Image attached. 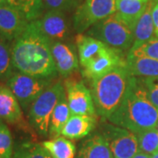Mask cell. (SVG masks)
Wrapping results in <instances>:
<instances>
[{"label": "cell", "instance_id": "cell-28", "mask_svg": "<svg viewBox=\"0 0 158 158\" xmlns=\"http://www.w3.org/2000/svg\"><path fill=\"white\" fill-rule=\"evenodd\" d=\"M84 0H43L46 11H61L71 12L83 4Z\"/></svg>", "mask_w": 158, "mask_h": 158}, {"label": "cell", "instance_id": "cell-16", "mask_svg": "<svg viewBox=\"0 0 158 158\" xmlns=\"http://www.w3.org/2000/svg\"><path fill=\"white\" fill-rule=\"evenodd\" d=\"M150 0H116V14L134 31Z\"/></svg>", "mask_w": 158, "mask_h": 158}, {"label": "cell", "instance_id": "cell-11", "mask_svg": "<svg viewBox=\"0 0 158 158\" xmlns=\"http://www.w3.org/2000/svg\"><path fill=\"white\" fill-rule=\"evenodd\" d=\"M29 21L20 11L6 3L0 6V34L13 42L26 31Z\"/></svg>", "mask_w": 158, "mask_h": 158}, {"label": "cell", "instance_id": "cell-31", "mask_svg": "<svg viewBox=\"0 0 158 158\" xmlns=\"http://www.w3.org/2000/svg\"><path fill=\"white\" fill-rule=\"evenodd\" d=\"M152 19L155 29V35L158 38V1L155 2L152 8Z\"/></svg>", "mask_w": 158, "mask_h": 158}, {"label": "cell", "instance_id": "cell-9", "mask_svg": "<svg viewBox=\"0 0 158 158\" xmlns=\"http://www.w3.org/2000/svg\"><path fill=\"white\" fill-rule=\"evenodd\" d=\"M38 28L51 42H61L70 35V23L68 13L61 11H47L37 20Z\"/></svg>", "mask_w": 158, "mask_h": 158}, {"label": "cell", "instance_id": "cell-13", "mask_svg": "<svg viewBox=\"0 0 158 158\" xmlns=\"http://www.w3.org/2000/svg\"><path fill=\"white\" fill-rule=\"evenodd\" d=\"M0 119L8 124L24 125L22 110L17 98L7 85L0 83Z\"/></svg>", "mask_w": 158, "mask_h": 158}, {"label": "cell", "instance_id": "cell-2", "mask_svg": "<svg viewBox=\"0 0 158 158\" xmlns=\"http://www.w3.org/2000/svg\"><path fill=\"white\" fill-rule=\"evenodd\" d=\"M107 120L135 135L156 127L158 109L149 100L142 79L131 77L123 100Z\"/></svg>", "mask_w": 158, "mask_h": 158}, {"label": "cell", "instance_id": "cell-7", "mask_svg": "<svg viewBox=\"0 0 158 158\" xmlns=\"http://www.w3.org/2000/svg\"><path fill=\"white\" fill-rule=\"evenodd\" d=\"M101 132L113 158H133L139 151L137 135L129 130L114 124H104Z\"/></svg>", "mask_w": 158, "mask_h": 158}, {"label": "cell", "instance_id": "cell-34", "mask_svg": "<svg viewBox=\"0 0 158 158\" xmlns=\"http://www.w3.org/2000/svg\"><path fill=\"white\" fill-rule=\"evenodd\" d=\"M5 3V0H0V6L2 5V4H4Z\"/></svg>", "mask_w": 158, "mask_h": 158}, {"label": "cell", "instance_id": "cell-5", "mask_svg": "<svg viewBox=\"0 0 158 158\" xmlns=\"http://www.w3.org/2000/svg\"><path fill=\"white\" fill-rule=\"evenodd\" d=\"M65 93L64 84L60 80L56 81L46 89L30 106L27 113L30 124L40 135H48L53 111Z\"/></svg>", "mask_w": 158, "mask_h": 158}, {"label": "cell", "instance_id": "cell-20", "mask_svg": "<svg viewBox=\"0 0 158 158\" xmlns=\"http://www.w3.org/2000/svg\"><path fill=\"white\" fill-rule=\"evenodd\" d=\"M84 6L93 25L116 12V0H85Z\"/></svg>", "mask_w": 158, "mask_h": 158}, {"label": "cell", "instance_id": "cell-24", "mask_svg": "<svg viewBox=\"0 0 158 158\" xmlns=\"http://www.w3.org/2000/svg\"><path fill=\"white\" fill-rule=\"evenodd\" d=\"M11 44L0 34V83H6L15 71L11 59Z\"/></svg>", "mask_w": 158, "mask_h": 158}, {"label": "cell", "instance_id": "cell-8", "mask_svg": "<svg viewBox=\"0 0 158 158\" xmlns=\"http://www.w3.org/2000/svg\"><path fill=\"white\" fill-rule=\"evenodd\" d=\"M64 88L71 114L96 117L97 111L91 91L83 81L69 77L64 81Z\"/></svg>", "mask_w": 158, "mask_h": 158}, {"label": "cell", "instance_id": "cell-19", "mask_svg": "<svg viewBox=\"0 0 158 158\" xmlns=\"http://www.w3.org/2000/svg\"><path fill=\"white\" fill-rule=\"evenodd\" d=\"M156 1L150 0L146 10L142 13L134 27V44L135 47L154 38L155 29L152 19V8Z\"/></svg>", "mask_w": 158, "mask_h": 158}, {"label": "cell", "instance_id": "cell-18", "mask_svg": "<svg viewBox=\"0 0 158 158\" xmlns=\"http://www.w3.org/2000/svg\"><path fill=\"white\" fill-rule=\"evenodd\" d=\"M127 68L132 77L148 78L158 77V60L127 55Z\"/></svg>", "mask_w": 158, "mask_h": 158}, {"label": "cell", "instance_id": "cell-29", "mask_svg": "<svg viewBox=\"0 0 158 158\" xmlns=\"http://www.w3.org/2000/svg\"><path fill=\"white\" fill-rule=\"evenodd\" d=\"M12 157V136L9 127L0 121V158Z\"/></svg>", "mask_w": 158, "mask_h": 158}, {"label": "cell", "instance_id": "cell-37", "mask_svg": "<svg viewBox=\"0 0 158 158\" xmlns=\"http://www.w3.org/2000/svg\"><path fill=\"white\" fill-rule=\"evenodd\" d=\"M0 120H1V119H0Z\"/></svg>", "mask_w": 158, "mask_h": 158}, {"label": "cell", "instance_id": "cell-26", "mask_svg": "<svg viewBox=\"0 0 158 158\" xmlns=\"http://www.w3.org/2000/svg\"><path fill=\"white\" fill-rule=\"evenodd\" d=\"M127 55L158 60V38L155 36L140 45L132 47Z\"/></svg>", "mask_w": 158, "mask_h": 158}, {"label": "cell", "instance_id": "cell-32", "mask_svg": "<svg viewBox=\"0 0 158 158\" xmlns=\"http://www.w3.org/2000/svg\"><path fill=\"white\" fill-rule=\"evenodd\" d=\"M133 158H151V156H149V155H148V154H145V153L141 152V151H138V153H137Z\"/></svg>", "mask_w": 158, "mask_h": 158}, {"label": "cell", "instance_id": "cell-14", "mask_svg": "<svg viewBox=\"0 0 158 158\" xmlns=\"http://www.w3.org/2000/svg\"><path fill=\"white\" fill-rule=\"evenodd\" d=\"M96 124V117L72 114L63 127L61 135L63 137L72 140L82 139L95 128Z\"/></svg>", "mask_w": 158, "mask_h": 158}, {"label": "cell", "instance_id": "cell-27", "mask_svg": "<svg viewBox=\"0 0 158 158\" xmlns=\"http://www.w3.org/2000/svg\"><path fill=\"white\" fill-rule=\"evenodd\" d=\"M11 158H51V156L42 144H27L19 148Z\"/></svg>", "mask_w": 158, "mask_h": 158}, {"label": "cell", "instance_id": "cell-23", "mask_svg": "<svg viewBox=\"0 0 158 158\" xmlns=\"http://www.w3.org/2000/svg\"><path fill=\"white\" fill-rule=\"evenodd\" d=\"M5 3L21 11L29 22L37 20L46 11L43 0H5Z\"/></svg>", "mask_w": 158, "mask_h": 158}, {"label": "cell", "instance_id": "cell-15", "mask_svg": "<svg viewBox=\"0 0 158 158\" xmlns=\"http://www.w3.org/2000/svg\"><path fill=\"white\" fill-rule=\"evenodd\" d=\"M75 41L78 50L79 62L82 67L109 48L99 40L95 39L87 34H77Z\"/></svg>", "mask_w": 158, "mask_h": 158}, {"label": "cell", "instance_id": "cell-4", "mask_svg": "<svg viewBox=\"0 0 158 158\" xmlns=\"http://www.w3.org/2000/svg\"><path fill=\"white\" fill-rule=\"evenodd\" d=\"M86 34L125 55L134 44V31L116 13L94 24Z\"/></svg>", "mask_w": 158, "mask_h": 158}, {"label": "cell", "instance_id": "cell-39", "mask_svg": "<svg viewBox=\"0 0 158 158\" xmlns=\"http://www.w3.org/2000/svg\"><path fill=\"white\" fill-rule=\"evenodd\" d=\"M51 158H52V157H51Z\"/></svg>", "mask_w": 158, "mask_h": 158}, {"label": "cell", "instance_id": "cell-6", "mask_svg": "<svg viewBox=\"0 0 158 158\" xmlns=\"http://www.w3.org/2000/svg\"><path fill=\"white\" fill-rule=\"evenodd\" d=\"M54 79L34 77L15 70L6 84L17 98L21 108L27 113L34 100L55 83Z\"/></svg>", "mask_w": 158, "mask_h": 158}, {"label": "cell", "instance_id": "cell-21", "mask_svg": "<svg viewBox=\"0 0 158 158\" xmlns=\"http://www.w3.org/2000/svg\"><path fill=\"white\" fill-rule=\"evenodd\" d=\"M71 112L69 106L68 100L66 93L61 98L56 106L55 107L49 124V134L54 136H58L61 135L62 130L65 124L67 123L69 118L71 116Z\"/></svg>", "mask_w": 158, "mask_h": 158}, {"label": "cell", "instance_id": "cell-12", "mask_svg": "<svg viewBox=\"0 0 158 158\" xmlns=\"http://www.w3.org/2000/svg\"><path fill=\"white\" fill-rule=\"evenodd\" d=\"M51 51L58 74L66 77L78 70V59L72 46L59 41L52 42Z\"/></svg>", "mask_w": 158, "mask_h": 158}, {"label": "cell", "instance_id": "cell-36", "mask_svg": "<svg viewBox=\"0 0 158 158\" xmlns=\"http://www.w3.org/2000/svg\"><path fill=\"white\" fill-rule=\"evenodd\" d=\"M154 1H158V0H154Z\"/></svg>", "mask_w": 158, "mask_h": 158}, {"label": "cell", "instance_id": "cell-17", "mask_svg": "<svg viewBox=\"0 0 158 158\" xmlns=\"http://www.w3.org/2000/svg\"><path fill=\"white\" fill-rule=\"evenodd\" d=\"M77 158H113L108 143L101 134H96L84 141Z\"/></svg>", "mask_w": 158, "mask_h": 158}, {"label": "cell", "instance_id": "cell-22", "mask_svg": "<svg viewBox=\"0 0 158 158\" xmlns=\"http://www.w3.org/2000/svg\"><path fill=\"white\" fill-rule=\"evenodd\" d=\"M42 146L52 158H74L76 146L66 137H56L50 141H46Z\"/></svg>", "mask_w": 158, "mask_h": 158}, {"label": "cell", "instance_id": "cell-30", "mask_svg": "<svg viewBox=\"0 0 158 158\" xmlns=\"http://www.w3.org/2000/svg\"><path fill=\"white\" fill-rule=\"evenodd\" d=\"M141 79L149 100L158 109V77Z\"/></svg>", "mask_w": 158, "mask_h": 158}, {"label": "cell", "instance_id": "cell-35", "mask_svg": "<svg viewBox=\"0 0 158 158\" xmlns=\"http://www.w3.org/2000/svg\"><path fill=\"white\" fill-rule=\"evenodd\" d=\"M156 129H157V131H158V124H157V126H156Z\"/></svg>", "mask_w": 158, "mask_h": 158}, {"label": "cell", "instance_id": "cell-10", "mask_svg": "<svg viewBox=\"0 0 158 158\" xmlns=\"http://www.w3.org/2000/svg\"><path fill=\"white\" fill-rule=\"evenodd\" d=\"M124 54L108 48L105 52L86 63L83 67V76L89 80L98 78L119 66H126Z\"/></svg>", "mask_w": 158, "mask_h": 158}, {"label": "cell", "instance_id": "cell-1", "mask_svg": "<svg viewBox=\"0 0 158 158\" xmlns=\"http://www.w3.org/2000/svg\"><path fill=\"white\" fill-rule=\"evenodd\" d=\"M51 42L38 28L35 21L11 44L12 65L16 71L38 77L55 78L57 69Z\"/></svg>", "mask_w": 158, "mask_h": 158}, {"label": "cell", "instance_id": "cell-3", "mask_svg": "<svg viewBox=\"0 0 158 158\" xmlns=\"http://www.w3.org/2000/svg\"><path fill=\"white\" fill-rule=\"evenodd\" d=\"M131 74L126 66H119L100 77L90 81V91L97 113L108 119L123 100Z\"/></svg>", "mask_w": 158, "mask_h": 158}, {"label": "cell", "instance_id": "cell-38", "mask_svg": "<svg viewBox=\"0 0 158 158\" xmlns=\"http://www.w3.org/2000/svg\"><path fill=\"white\" fill-rule=\"evenodd\" d=\"M0 121H1V120H0Z\"/></svg>", "mask_w": 158, "mask_h": 158}, {"label": "cell", "instance_id": "cell-25", "mask_svg": "<svg viewBox=\"0 0 158 158\" xmlns=\"http://www.w3.org/2000/svg\"><path fill=\"white\" fill-rule=\"evenodd\" d=\"M139 151L152 156L158 152V131L156 127L146 130L136 135Z\"/></svg>", "mask_w": 158, "mask_h": 158}, {"label": "cell", "instance_id": "cell-33", "mask_svg": "<svg viewBox=\"0 0 158 158\" xmlns=\"http://www.w3.org/2000/svg\"><path fill=\"white\" fill-rule=\"evenodd\" d=\"M151 158H158V152H156V154H154L151 156Z\"/></svg>", "mask_w": 158, "mask_h": 158}]
</instances>
